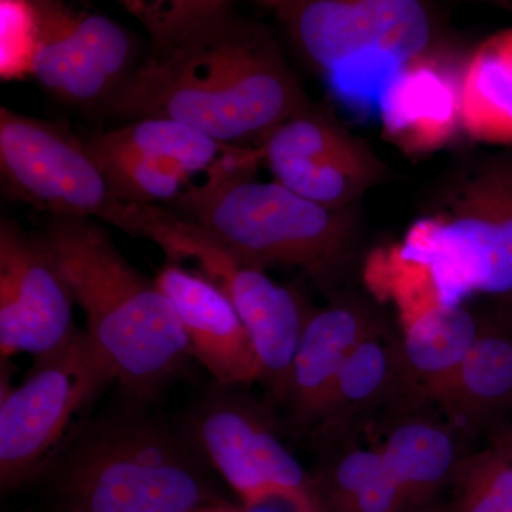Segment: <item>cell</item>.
<instances>
[{
    "label": "cell",
    "instance_id": "obj_5",
    "mask_svg": "<svg viewBox=\"0 0 512 512\" xmlns=\"http://www.w3.org/2000/svg\"><path fill=\"white\" fill-rule=\"evenodd\" d=\"M2 191L55 217L101 220L143 237L153 205L121 200L92 151L62 121L0 109Z\"/></svg>",
    "mask_w": 512,
    "mask_h": 512
},
{
    "label": "cell",
    "instance_id": "obj_2",
    "mask_svg": "<svg viewBox=\"0 0 512 512\" xmlns=\"http://www.w3.org/2000/svg\"><path fill=\"white\" fill-rule=\"evenodd\" d=\"M39 235L114 380L136 394L154 392L191 353L183 323L156 279L128 264L93 220L49 215Z\"/></svg>",
    "mask_w": 512,
    "mask_h": 512
},
{
    "label": "cell",
    "instance_id": "obj_7",
    "mask_svg": "<svg viewBox=\"0 0 512 512\" xmlns=\"http://www.w3.org/2000/svg\"><path fill=\"white\" fill-rule=\"evenodd\" d=\"M114 380L86 332L37 363L29 379L2 390L0 485L12 490L35 476L96 394Z\"/></svg>",
    "mask_w": 512,
    "mask_h": 512
},
{
    "label": "cell",
    "instance_id": "obj_18",
    "mask_svg": "<svg viewBox=\"0 0 512 512\" xmlns=\"http://www.w3.org/2000/svg\"><path fill=\"white\" fill-rule=\"evenodd\" d=\"M396 311L404 363L431 403L476 342L480 322L466 306L444 302L439 291L407 299Z\"/></svg>",
    "mask_w": 512,
    "mask_h": 512
},
{
    "label": "cell",
    "instance_id": "obj_13",
    "mask_svg": "<svg viewBox=\"0 0 512 512\" xmlns=\"http://www.w3.org/2000/svg\"><path fill=\"white\" fill-rule=\"evenodd\" d=\"M464 59L433 45L404 64L384 96L379 113L384 137L406 156L439 151L463 133Z\"/></svg>",
    "mask_w": 512,
    "mask_h": 512
},
{
    "label": "cell",
    "instance_id": "obj_28",
    "mask_svg": "<svg viewBox=\"0 0 512 512\" xmlns=\"http://www.w3.org/2000/svg\"><path fill=\"white\" fill-rule=\"evenodd\" d=\"M412 512H446V505L439 503L436 505H431V507L421 508V510H416Z\"/></svg>",
    "mask_w": 512,
    "mask_h": 512
},
{
    "label": "cell",
    "instance_id": "obj_17",
    "mask_svg": "<svg viewBox=\"0 0 512 512\" xmlns=\"http://www.w3.org/2000/svg\"><path fill=\"white\" fill-rule=\"evenodd\" d=\"M416 399L426 397L416 389L409 375L400 335L387 328L380 318L340 370L319 429L323 434L348 431L360 417L379 410L390 412Z\"/></svg>",
    "mask_w": 512,
    "mask_h": 512
},
{
    "label": "cell",
    "instance_id": "obj_6",
    "mask_svg": "<svg viewBox=\"0 0 512 512\" xmlns=\"http://www.w3.org/2000/svg\"><path fill=\"white\" fill-rule=\"evenodd\" d=\"M62 491L63 512H195L221 501L183 448L147 424L87 441L69 463Z\"/></svg>",
    "mask_w": 512,
    "mask_h": 512
},
{
    "label": "cell",
    "instance_id": "obj_9",
    "mask_svg": "<svg viewBox=\"0 0 512 512\" xmlns=\"http://www.w3.org/2000/svg\"><path fill=\"white\" fill-rule=\"evenodd\" d=\"M274 10L293 45L323 74L355 55L386 52L407 63L433 46L429 10L416 0H281Z\"/></svg>",
    "mask_w": 512,
    "mask_h": 512
},
{
    "label": "cell",
    "instance_id": "obj_10",
    "mask_svg": "<svg viewBox=\"0 0 512 512\" xmlns=\"http://www.w3.org/2000/svg\"><path fill=\"white\" fill-rule=\"evenodd\" d=\"M259 148L276 183L330 210L355 208L387 177L386 164L362 138L313 104L276 127Z\"/></svg>",
    "mask_w": 512,
    "mask_h": 512
},
{
    "label": "cell",
    "instance_id": "obj_3",
    "mask_svg": "<svg viewBox=\"0 0 512 512\" xmlns=\"http://www.w3.org/2000/svg\"><path fill=\"white\" fill-rule=\"evenodd\" d=\"M262 160L261 148H234L204 183L183 191L174 214L210 232L244 264L299 269L330 284L355 248V208L330 210L276 181H255Z\"/></svg>",
    "mask_w": 512,
    "mask_h": 512
},
{
    "label": "cell",
    "instance_id": "obj_14",
    "mask_svg": "<svg viewBox=\"0 0 512 512\" xmlns=\"http://www.w3.org/2000/svg\"><path fill=\"white\" fill-rule=\"evenodd\" d=\"M156 282L173 303L192 355L225 386L261 382V363L234 305L214 284L167 262Z\"/></svg>",
    "mask_w": 512,
    "mask_h": 512
},
{
    "label": "cell",
    "instance_id": "obj_16",
    "mask_svg": "<svg viewBox=\"0 0 512 512\" xmlns=\"http://www.w3.org/2000/svg\"><path fill=\"white\" fill-rule=\"evenodd\" d=\"M380 316L367 303L342 299L309 315L293 357L285 402L302 426L322 423L346 360Z\"/></svg>",
    "mask_w": 512,
    "mask_h": 512
},
{
    "label": "cell",
    "instance_id": "obj_25",
    "mask_svg": "<svg viewBox=\"0 0 512 512\" xmlns=\"http://www.w3.org/2000/svg\"><path fill=\"white\" fill-rule=\"evenodd\" d=\"M404 62L386 52L355 55L326 73L336 101L357 119L379 117L384 96L403 69Z\"/></svg>",
    "mask_w": 512,
    "mask_h": 512
},
{
    "label": "cell",
    "instance_id": "obj_23",
    "mask_svg": "<svg viewBox=\"0 0 512 512\" xmlns=\"http://www.w3.org/2000/svg\"><path fill=\"white\" fill-rule=\"evenodd\" d=\"M446 512H512V426L491 430L487 446L467 453Z\"/></svg>",
    "mask_w": 512,
    "mask_h": 512
},
{
    "label": "cell",
    "instance_id": "obj_21",
    "mask_svg": "<svg viewBox=\"0 0 512 512\" xmlns=\"http://www.w3.org/2000/svg\"><path fill=\"white\" fill-rule=\"evenodd\" d=\"M315 477L323 512H412L379 448L363 447L349 431Z\"/></svg>",
    "mask_w": 512,
    "mask_h": 512
},
{
    "label": "cell",
    "instance_id": "obj_1",
    "mask_svg": "<svg viewBox=\"0 0 512 512\" xmlns=\"http://www.w3.org/2000/svg\"><path fill=\"white\" fill-rule=\"evenodd\" d=\"M150 49L101 109L127 121L190 124L229 147L256 148L308 109L274 33L225 0L121 2Z\"/></svg>",
    "mask_w": 512,
    "mask_h": 512
},
{
    "label": "cell",
    "instance_id": "obj_8",
    "mask_svg": "<svg viewBox=\"0 0 512 512\" xmlns=\"http://www.w3.org/2000/svg\"><path fill=\"white\" fill-rule=\"evenodd\" d=\"M39 37L32 72L70 106L101 111L143 59L133 33L100 13L35 2Z\"/></svg>",
    "mask_w": 512,
    "mask_h": 512
},
{
    "label": "cell",
    "instance_id": "obj_11",
    "mask_svg": "<svg viewBox=\"0 0 512 512\" xmlns=\"http://www.w3.org/2000/svg\"><path fill=\"white\" fill-rule=\"evenodd\" d=\"M73 298L39 234L0 222V353L55 355L72 342Z\"/></svg>",
    "mask_w": 512,
    "mask_h": 512
},
{
    "label": "cell",
    "instance_id": "obj_29",
    "mask_svg": "<svg viewBox=\"0 0 512 512\" xmlns=\"http://www.w3.org/2000/svg\"><path fill=\"white\" fill-rule=\"evenodd\" d=\"M498 8L508 10V12L512 13V2H498Z\"/></svg>",
    "mask_w": 512,
    "mask_h": 512
},
{
    "label": "cell",
    "instance_id": "obj_20",
    "mask_svg": "<svg viewBox=\"0 0 512 512\" xmlns=\"http://www.w3.org/2000/svg\"><path fill=\"white\" fill-rule=\"evenodd\" d=\"M461 126L476 143L512 147V28L498 30L466 55Z\"/></svg>",
    "mask_w": 512,
    "mask_h": 512
},
{
    "label": "cell",
    "instance_id": "obj_27",
    "mask_svg": "<svg viewBox=\"0 0 512 512\" xmlns=\"http://www.w3.org/2000/svg\"><path fill=\"white\" fill-rule=\"evenodd\" d=\"M195 512H323L319 501L295 495H276L256 503H242L241 507L218 501Z\"/></svg>",
    "mask_w": 512,
    "mask_h": 512
},
{
    "label": "cell",
    "instance_id": "obj_15",
    "mask_svg": "<svg viewBox=\"0 0 512 512\" xmlns=\"http://www.w3.org/2000/svg\"><path fill=\"white\" fill-rule=\"evenodd\" d=\"M427 404L429 400H410L387 412L377 447L412 511L439 504L467 456L463 434L443 414L429 412Z\"/></svg>",
    "mask_w": 512,
    "mask_h": 512
},
{
    "label": "cell",
    "instance_id": "obj_26",
    "mask_svg": "<svg viewBox=\"0 0 512 512\" xmlns=\"http://www.w3.org/2000/svg\"><path fill=\"white\" fill-rule=\"evenodd\" d=\"M0 73L3 80L30 76L39 37L35 2L2 0L0 2Z\"/></svg>",
    "mask_w": 512,
    "mask_h": 512
},
{
    "label": "cell",
    "instance_id": "obj_4",
    "mask_svg": "<svg viewBox=\"0 0 512 512\" xmlns=\"http://www.w3.org/2000/svg\"><path fill=\"white\" fill-rule=\"evenodd\" d=\"M400 248L450 305L476 293L512 303V147L451 168Z\"/></svg>",
    "mask_w": 512,
    "mask_h": 512
},
{
    "label": "cell",
    "instance_id": "obj_22",
    "mask_svg": "<svg viewBox=\"0 0 512 512\" xmlns=\"http://www.w3.org/2000/svg\"><path fill=\"white\" fill-rule=\"evenodd\" d=\"M99 136L111 146L173 161L188 174L210 171L220 158L237 148L225 146L190 124L170 119L131 121Z\"/></svg>",
    "mask_w": 512,
    "mask_h": 512
},
{
    "label": "cell",
    "instance_id": "obj_19",
    "mask_svg": "<svg viewBox=\"0 0 512 512\" xmlns=\"http://www.w3.org/2000/svg\"><path fill=\"white\" fill-rule=\"evenodd\" d=\"M431 403L463 436L500 426L512 410V330L480 323L476 342Z\"/></svg>",
    "mask_w": 512,
    "mask_h": 512
},
{
    "label": "cell",
    "instance_id": "obj_24",
    "mask_svg": "<svg viewBox=\"0 0 512 512\" xmlns=\"http://www.w3.org/2000/svg\"><path fill=\"white\" fill-rule=\"evenodd\" d=\"M86 144L109 178L111 187L128 204H173L183 194V185L190 174L173 161L111 146L99 134L87 138Z\"/></svg>",
    "mask_w": 512,
    "mask_h": 512
},
{
    "label": "cell",
    "instance_id": "obj_12",
    "mask_svg": "<svg viewBox=\"0 0 512 512\" xmlns=\"http://www.w3.org/2000/svg\"><path fill=\"white\" fill-rule=\"evenodd\" d=\"M198 441L242 503L276 495L319 501L315 478L306 473L268 421L235 400H218L195 417Z\"/></svg>",
    "mask_w": 512,
    "mask_h": 512
}]
</instances>
